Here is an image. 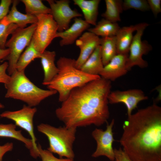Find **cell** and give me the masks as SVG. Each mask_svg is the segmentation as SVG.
<instances>
[{
    "mask_svg": "<svg viewBox=\"0 0 161 161\" xmlns=\"http://www.w3.org/2000/svg\"><path fill=\"white\" fill-rule=\"evenodd\" d=\"M100 38L89 31L83 33L75 41L76 45L80 49V53L75 65L78 69L86 62L95 49L100 45Z\"/></svg>",
    "mask_w": 161,
    "mask_h": 161,
    "instance_id": "obj_13",
    "label": "cell"
},
{
    "mask_svg": "<svg viewBox=\"0 0 161 161\" xmlns=\"http://www.w3.org/2000/svg\"><path fill=\"white\" fill-rule=\"evenodd\" d=\"M120 28L117 23L112 22L103 18L97 23L94 27L89 28L88 30L102 38L115 36Z\"/></svg>",
    "mask_w": 161,
    "mask_h": 161,
    "instance_id": "obj_22",
    "label": "cell"
},
{
    "mask_svg": "<svg viewBox=\"0 0 161 161\" xmlns=\"http://www.w3.org/2000/svg\"><path fill=\"white\" fill-rule=\"evenodd\" d=\"M18 2V0L13 1L11 10L0 22L5 25L14 24L21 28L26 27L28 24H36L38 21L36 16L24 14L18 10L17 6Z\"/></svg>",
    "mask_w": 161,
    "mask_h": 161,
    "instance_id": "obj_16",
    "label": "cell"
},
{
    "mask_svg": "<svg viewBox=\"0 0 161 161\" xmlns=\"http://www.w3.org/2000/svg\"><path fill=\"white\" fill-rule=\"evenodd\" d=\"M74 4L81 9L85 21L89 24L95 26L98 15L100 0H73Z\"/></svg>",
    "mask_w": 161,
    "mask_h": 161,
    "instance_id": "obj_20",
    "label": "cell"
},
{
    "mask_svg": "<svg viewBox=\"0 0 161 161\" xmlns=\"http://www.w3.org/2000/svg\"><path fill=\"white\" fill-rule=\"evenodd\" d=\"M8 67L7 61H5L0 65V83L4 84L7 83L10 78V76L6 73Z\"/></svg>",
    "mask_w": 161,
    "mask_h": 161,
    "instance_id": "obj_30",
    "label": "cell"
},
{
    "mask_svg": "<svg viewBox=\"0 0 161 161\" xmlns=\"http://www.w3.org/2000/svg\"><path fill=\"white\" fill-rule=\"evenodd\" d=\"M148 99V97L144 92L138 89L115 90L111 92L108 96L109 103H122L125 105L127 109L128 116L132 114L133 110L137 107L140 102Z\"/></svg>",
    "mask_w": 161,
    "mask_h": 161,
    "instance_id": "obj_12",
    "label": "cell"
},
{
    "mask_svg": "<svg viewBox=\"0 0 161 161\" xmlns=\"http://www.w3.org/2000/svg\"><path fill=\"white\" fill-rule=\"evenodd\" d=\"M123 10L134 9L141 11L150 10L149 6L146 0H124L123 1Z\"/></svg>",
    "mask_w": 161,
    "mask_h": 161,
    "instance_id": "obj_27",
    "label": "cell"
},
{
    "mask_svg": "<svg viewBox=\"0 0 161 161\" xmlns=\"http://www.w3.org/2000/svg\"><path fill=\"white\" fill-rule=\"evenodd\" d=\"M36 27V24H33L27 27H18L13 32L10 38L7 41L5 47L10 49V52L5 60L8 61L7 71L9 75L16 71V66L17 61L24 49L30 44Z\"/></svg>",
    "mask_w": 161,
    "mask_h": 161,
    "instance_id": "obj_6",
    "label": "cell"
},
{
    "mask_svg": "<svg viewBox=\"0 0 161 161\" xmlns=\"http://www.w3.org/2000/svg\"><path fill=\"white\" fill-rule=\"evenodd\" d=\"M148 24L146 23L138 24L136 32L133 36L129 51L126 68L129 71L134 66L141 68L148 66V63L142 58L143 55L148 53L152 49L151 46L146 41H142V36L145 28Z\"/></svg>",
    "mask_w": 161,
    "mask_h": 161,
    "instance_id": "obj_8",
    "label": "cell"
},
{
    "mask_svg": "<svg viewBox=\"0 0 161 161\" xmlns=\"http://www.w3.org/2000/svg\"><path fill=\"white\" fill-rule=\"evenodd\" d=\"M4 86L7 90L5 97L19 100L31 107H35L57 93L54 90H44L37 87L26 76L24 71H16Z\"/></svg>",
    "mask_w": 161,
    "mask_h": 161,
    "instance_id": "obj_4",
    "label": "cell"
},
{
    "mask_svg": "<svg viewBox=\"0 0 161 161\" xmlns=\"http://www.w3.org/2000/svg\"><path fill=\"white\" fill-rule=\"evenodd\" d=\"M111 87V81L101 77L74 89L56 109V117L69 128L102 125L109 117Z\"/></svg>",
    "mask_w": 161,
    "mask_h": 161,
    "instance_id": "obj_1",
    "label": "cell"
},
{
    "mask_svg": "<svg viewBox=\"0 0 161 161\" xmlns=\"http://www.w3.org/2000/svg\"><path fill=\"white\" fill-rule=\"evenodd\" d=\"M128 56V54H117L104 66L99 75L111 82L126 75L128 72L126 68Z\"/></svg>",
    "mask_w": 161,
    "mask_h": 161,
    "instance_id": "obj_14",
    "label": "cell"
},
{
    "mask_svg": "<svg viewBox=\"0 0 161 161\" xmlns=\"http://www.w3.org/2000/svg\"><path fill=\"white\" fill-rule=\"evenodd\" d=\"M120 140L131 161H161V107L155 103L128 116Z\"/></svg>",
    "mask_w": 161,
    "mask_h": 161,
    "instance_id": "obj_2",
    "label": "cell"
},
{
    "mask_svg": "<svg viewBox=\"0 0 161 161\" xmlns=\"http://www.w3.org/2000/svg\"><path fill=\"white\" fill-rule=\"evenodd\" d=\"M13 148V144L12 142H8L4 144L0 145V161H2L4 155L7 152L11 151Z\"/></svg>",
    "mask_w": 161,
    "mask_h": 161,
    "instance_id": "obj_34",
    "label": "cell"
},
{
    "mask_svg": "<svg viewBox=\"0 0 161 161\" xmlns=\"http://www.w3.org/2000/svg\"><path fill=\"white\" fill-rule=\"evenodd\" d=\"M15 124H0V137L14 139L23 143L29 150L30 155L34 158L39 157V154L34 148L30 139L25 137L21 130H16Z\"/></svg>",
    "mask_w": 161,
    "mask_h": 161,
    "instance_id": "obj_17",
    "label": "cell"
},
{
    "mask_svg": "<svg viewBox=\"0 0 161 161\" xmlns=\"http://www.w3.org/2000/svg\"><path fill=\"white\" fill-rule=\"evenodd\" d=\"M75 61L74 59L61 57L57 62L58 72L47 85L49 89L58 93L59 101L61 103L67 98L74 89L101 78L99 75L89 74L77 69Z\"/></svg>",
    "mask_w": 161,
    "mask_h": 161,
    "instance_id": "obj_3",
    "label": "cell"
},
{
    "mask_svg": "<svg viewBox=\"0 0 161 161\" xmlns=\"http://www.w3.org/2000/svg\"><path fill=\"white\" fill-rule=\"evenodd\" d=\"M100 46L102 61L104 66L117 54L115 36L101 38Z\"/></svg>",
    "mask_w": 161,
    "mask_h": 161,
    "instance_id": "obj_23",
    "label": "cell"
},
{
    "mask_svg": "<svg viewBox=\"0 0 161 161\" xmlns=\"http://www.w3.org/2000/svg\"><path fill=\"white\" fill-rule=\"evenodd\" d=\"M52 16L58 26V32H63L69 27L71 20L82 15L70 7L68 0H47Z\"/></svg>",
    "mask_w": 161,
    "mask_h": 161,
    "instance_id": "obj_11",
    "label": "cell"
},
{
    "mask_svg": "<svg viewBox=\"0 0 161 161\" xmlns=\"http://www.w3.org/2000/svg\"><path fill=\"white\" fill-rule=\"evenodd\" d=\"M4 105L1 103H0V109L4 108Z\"/></svg>",
    "mask_w": 161,
    "mask_h": 161,
    "instance_id": "obj_36",
    "label": "cell"
},
{
    "mask_svg": "<svg viewBox=\"0 0 161 161\" xmlns=\"http://www.w3.org/2000/svg\"><path fill=\"white\" fill-rule=\"evenodd\" d=\"M38 148L39 157L42 161H73V159L57 158L48 150L43 149L39 144L38 145Z\"/></svg>",
    "mask_w": 161,
    "mask_h": 161,
    "instance_id": "obj_29",
    "label": "cell"
},
{
    "mask_svg": "<svg viewBox=\"0 0 161 161\" xmlns=\"http://www.w3.org/2000/svg\"><path fill=\"white\" fill-rule=\"evenodd\" d=\"M55 56L54 51L45 50L41 53L40 58L44 72L42 84L44 85L47 86L58 72V69L55 63Z\"/></svg>",
    "mask_w": 161,
    "mask_h": 161,
    "instance_id": "obj_19",
    "label": "cell"
},
{
    "mask_svg": "<svg viewBox=\"0 0 161 161\" xmlns=\"http://www.w3.org/2000/svg\"><path fill=\"white\" fill-rule=\"evenodd\" d=\"M36 17V27L32 39L36 49L42 53L55 38L58 27L51 14H41Z\"/></svg>",
    "mask_w": 161,
    "mask_h": 161,
    "instance_id": "obj_7",
    "label": "cell"
},
{
    "mask_svg": "<svg viewBox=\"0 0 161 161\" xmlns=\"http://www.w3.org/2000/svg\"><path fill=\"white\" fill-rule=\"evenodd\" d=\"M41 53L35 49L32 39L24 51L21 54L16 66V70L25 71L28 65L35 59L40 58Z\"/></svg>",
    "mask_w": 161,
    "mask_h": 161,
    "instance_id": "obj_24",
    "label": "cell"
},
{
    "mask_svg": "<svg viewBox=\"0 0 161 161\" xmlns=\"http://www.w3.org/2000/svg\"><path fill=\"white\" fill-rule=\"evenodd\" d=\"M26 14L37 16L41 14H51V10L40 0H22Z\"/></svg>",
    "mask_w": 161,
    "mask_h": 161,
    "instance_id": "obj_26",
    "label": "cell"
},
{
    "mask_svg": "<svg viewBox=\"0 0 161 161\" xmlns=\"http://www.w3.org/2000/svg\"><path fill=\"white\" fill-rule=\"evenodd\" d=\"M114 122L113 119L109 124H107L105 130L96 128L92 131V136L97 143L96 149L92 155L93 157L105 156L114 161V153L112 146L114 140L112 129Z\"/></svg>",
    "mask_w": 161,
    "mask_h": 161,
    "instance_id": "obj_10",
    "label": "cell"
},
{
    "mask_svg": "<svg viewBox=\"0 0 161 161\" xmlns=\"http://www.w3.org/2000/svg\"><path fill=\"white\" fill-rule=\"evenodd\" d=\"M18 27L16 24H14L5 25L0 22V47L5 48L8 37Z\"/></svg>",
    "mask_w": 161,
    "mask_h": 161,
    "instance_id": "obj_28",
    "label": "cell"
},
{
    "mask_svg": "<svg viewBox=\"0 0 161 161\" xmlns=\"http://www.w3.org/2000/svg\"><path fill=\"white\" fill-rule=\"evenodd\" d=\"M114 161H131L127 154L121 148L114 149Z\"/></svg>",
    "mask_w": 161,
    "mask_h": 161,
    "instance_id": "obj_33",
    "label": "cell"
},
{
    "mask_svg": "<svg viewBox=\"0 0 161 161\" xmlns=\"http://www.w3.org/2000/svg\"><path fill=\"white\" fill-rule=\"evenodd\" d=\"M150 10H151L154 16H156L161 12V0H147Z\"/></svg>",
    "mask_w": 161,
    "mask_h": 161,
    "instance_id": "obj_32",
    "label": "cell"
},
{
    "mask_svg": "<svg viewBox=\"0 0 161 161\" xmlns=\"http://www.w3.org/2000/svg\"><path fill=\"white\" fill-rule=\"evenodd\" d=\"M37 111L35 107L24 105L21 109L17 111H4L0 114V116L12 120L16 126L25 130L30 137L34 149L39 154L33 123L34 116Z\"/></svg>",
    "mask_w": 161,
    "mask_h": 161,
    "instance_id": "obj_9",
    "label": "cell"
},
{
    "mask_svg": "<svg viewBox=\"0 0 161 161\" xmlns=\"http://www.w3.org/2000/svg\"><path fill=\"white\" fill-rule=\"evenodd\" d=\"M13 0H1L0 2V21L8 14Z\"/></svg>",
    "mask_w": 161,
    "mask_h": 161,
    "instance_id": "obj_31",
    "label": "cell"
},
{
    "mask_svg": "<svg viewBox=\"0 0 161 161\" xmlns=\"http://www.w3.org/2000/svg\"><path fill=\"white\" fill-rule=\"evenodd\" d=\"M37 129L47 137L49 142L47 150L57 154L60 158L74 159L73 145L76 138L77 128L65 126L55 127L42 123L37 126Z\"/></svg>",
    "mask_w": 161,
    "mask_h": 161,
    "instance_id": "obj_5",
    "label": "cell"
},
{
    "mask_svg": "<svg viewBox=\"0 0 161 161\" xmlns=\"http://www.w3.org/2000/svg\"><path fill=\"white\" fill-rule=\"evenodd\" d=\"M138 24L120 28L115 36L117 54H128L133 37Z\"/></svg>",
    "mask_w": 161,
    "mask_h": 161,
    "instance_id": "obj_18",
    "label": "cell"
},
{
    "mask_svg": "<svg viewBox=\"0 0 161 161\" xmlns=\"http://www.w3.org/2000/svg\"><path fill=\"white\" fill-rule=\"evenodd\" d=\"M103 67L100 45L95 49L80 69L89 74L99 75Z\"/></svg>",
    "mask_w": 161,
    "mask_h": 161,
    "instance_id": "obj_21",
    "label": "cell"
},
{
    "mask_svg": "<svg viewBox=\"0 0 161 161\" xmlns=\"http://www.w3.org/2000/svg\"><path fill=\"white\" fill-rule=\"evenodd\" d=\"M74 20V23L70 27L63 32H58L56 33L55 38H61L59 42L61 46L72 44L90 27L89 24L80 18H76Z\"/></svg>",
    "mask_w": 161,
    "mask_h": 161,
    "instance_id": "obj_15",
    "label": "cell"
},
{
    "mask_svg": "<svg viewBox=\"0 0 161 161\" xmlns=\"http://www.w3.org/2000/svg\"><path fill=\"white\" fill-rule=\"evenodd\" d=\"M10 52V50L8 48L2 49L0 47V62L5 60Z\"/></svg>",
    "mask_w": 161,
    "mask_h": 161,
    "instance_id": "obj_35",
    "label": "cell"
},
{
    "mask_svg": "<svg viewBox=\"0 0 161 161\" xmlns=\"http://www.w3.org/2000/svg\"><path fill=\"white\" fill-rule=\"evenodd\" d=\"M106 10L101 16L107 20L117 23L121 21L120 15L123 11V1L120 0H105Z\"/></svg>",
    "mask_w": 161,
    "mask_h": 161,
    "instance_id": "obj_25",
    "label": "cell"
}]
</instances>
